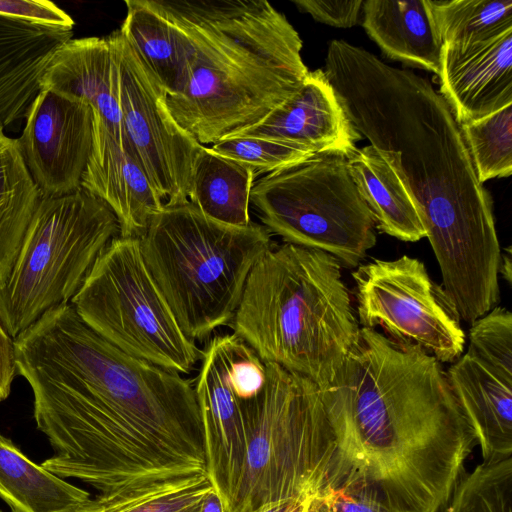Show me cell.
<instances>
[{
    "mask_svg": "<svg viewBox=\"0 0 512 512\" xmlns=\"http://www.w3.org/2000/svg\"><path fill=\"white\" fill-rule=\"evenodd\" d=\"M443 44L470 45L512 30V0H427Z\"/></svg>",
    "mask_w": 512,
    "mask_h": 512,
    "instance_id": "4316f807",
    "label": "cell"
},
{
    "mask_svg": "<svg viewBox=\"0 0 512 512\" xmlns=\"http://www.w3.org/2000/svg\"><path fill=\"white\" fill-rule=\"evenodd\" d=\"M113 36L119 66V107L131 152L164 205L188 202L193 167L204 146L176 122L165 89L120 31Z\"/></svg>",
    "mask_w": 512,
    "mask_h": 512,
    "instance_id": "4fadbf2b",
    "label": "cell"
},
{
    "mask_svg": "<svg viewBox=\"0 0 512 512\" xmlns=\"http://www.w3.org/2000/svg\"><path fill=\"white\" fill-rule=\"evenodd\" d=\"M265 365L264 386L242 403L247 455L229 512L312 498L337 453L319 385Z\"/></svg>",
    "mask_w": 512,
    "mask_h": 512,
    "instance_id": "52a82bcc",
    "label": "cell"
},
{
    "mask_svg": "<svg viewBox=\"0 0 512 512\" xmlns=\"http://www.w3.org/2000/svg\"><path fill=\"white\" fill-rule=\"evenodd\" d=\"M200 512H225L223 502L215 490L205 497Z\"/></svg>",
    "mask_w": 512,
    "mask_h": 512,
    "instance_id": "8d00e7d4",
    "label": "cell"
},
{
    "mask_svg": "<svg viewBox=\"0 0 512 512\" xmlns=\"http://www.w3.org/2000/svg\"><path fill=\"white\" fill-rule=\"evenodd\" d=\"M311 498L296 499L269 506L260 512H307Z\"/></svg>",
    "mask_w": 512,
    "mask_h": 512,
    "instance_id": "d590c367",
    "label": "cell"
},
{
    "mask_svg": "<svg viewBox=\"0 0 512 512\" xmlns=\"http://www.w3.org/2000/svg\"><path fill=\"white\" fill-rule=\"evenodd\" d=\"M352 277L360 327L380 328L387 338L417 345L441 363L463 354L460 315L419 259H375L360 264Z\"/></svg>",
    "mask_w": 512,
    "mask_h": 512,
    "instance_id": "8fae6325",
    "label": "cell"
},
{
    "mask_svg": "<svg viewBox=\"0 0 512 512\" xmlns=\"http://www.w3.org/2000/svg\"><path fill=\"white\" fill-rule=\"evenodd\" d=\"M362 25L389 59L439 75L443 43L427 0L363 1Z\"/></svg>",
    "mask_w": 512,
    "mask_h": 512,
    "instance_id": "7402d4cb",
    "label": "cell"
},
{
    "mask_svg": "<svg viewBox=\"0 0 512 512\" xmlns=\"http://www.w3.org/2000/svg\"><path fill=\"white\" fill-rule=\"evenodd\" d=\"M72 38L73 31L0 16V124L4 128L25 118L54 53Z\"/></svg>",
    "mask_w": 512,
    "mask_h": 512,
    "instance_id": "44dd1931",
    "label": "cell"
},
{
    "mask_svg": "<svg viewBox=\"0 0 512 512\" xmlns=\"http://www.w3.org/2000/svg\"><path fill=\"white\" fill-rule=\"evenodd\" d=\"M320 391L337 455L388 512L444 510L477 440L441 362L361 327Z\"/></svg>",
    "mask_w": 512,
    "mask_h": 512,
    "instance_id": "3957f363",
    "label": "cell"
},
{
    "mask_svg": "<svg viewBox=\"0 0 512 512\" xmlns=\"http://www.w3.org/2000/svg\"><path fill=\"white\" fill-rule=\"evenodd\" d=\"M214 490L207 474L170 481L145 492L119 498L96 495L74 512H200Z\"/></svg>",
    "mask_w": 512,
    "mask_h": 512,
    "instance_id": "83f0119b",
    "label": "cell"
},
{
    "mask_svg": "<svg viewBox=\"0 0 512 512\" xmlns=\"http://www.w3.org/2000/svg\"><path fill=\"white\" fill-rule=\"evenodd\" d=\"M81 188L112 210L120 237H141L150 219L164 206L140 163L95 113L93 146Z\"/></svg>",
    "mask_w": 512,
    "mask_h": 512,
    "instance_id": "ac0fdd59",
    "label": "cell"
},
{
    "mask_svg": "<svg viewBox=\"0 0 512 512\" xmlns=\"http://www.w3.org/2000/svg\"><path fill=\"white\" fill-rule=\"evenodd\" d=\"M24 120L17 140L41 196L59 197L79 190L93 146L91 105L79 97L41 88Z\"/></svg>",
    "mask_w": 512,
    "mask_h": 512,
    "instance_id": "9a60e30c",
    "label": "cell"
},
{
    "mask_svg": "<svg viewBox=\"0 0 512 512\" xmlns=\"http://www.w3.org/2000/svg\"><path fill=\"white\" fill-rule=\"evenodd\" d=\"M483 462L512 456V314L495 306L471 323L466 352L446 370Z\"/></svg>",
    "mask_w": 512,
    "mask_h": 512,
    "instance_id": "5bb4252c",
    "label": "cell"
},
{
    "mask_svg": "<svg viewBox=\"0 0 512 512\" xmlns=\"http://www.w3.org/2000/svg\"><path fill=\"white\" fill-rule=\"evenodd\" d=\"M119 232L112 210L83 188L41 196L0 286V320L10 336L16 338L46 312L69 303Z\"/></svg>",
    "mask_w": 512,
    "mask_h": 512,
    "instance_id": "ba28073f",
    "label": "cell"
},
{
    "mask_svg": "<svg viewBox=\"0 0 512 512\" xmlns=\"http://www.w3.org/2000/svg\"><path fill=\"white\" fill-rule=\"evenodd\" d=\"M347 166L380 232L405 242L426 237L398 152L371 144L356 147L347 155Z\"/></svg>",
    "mask_w": 512,
    "mask_h": 512,
    "instance_id": "ffe728a7",
    "label": "cell"
},
{
    "mask_svg": "<svg viewBox=\"0 0 512 512\" xmlns=\"http://www.w3.org/2000/svg\"><path fill=\"white\" fill-rule=\"evenodd\" d=\"M229 324L264 363L320 387L341 367L361 328L340 262L287 243L254 265Z\"/></svg>",
    "mask_w": 512,
    "mask_h": 512,
    "instance_id": "5b68a950",
    "label": "cell"
},
{
    "mask_svg": "<svg viewBox=\"0 0 512 512\" xmlns=\"http://www.w3.org/2000/svg\"><path fill=\"white\" fill-rule=\"evenodd\" d=\"M297 9L310 14L316 21L338 28H350L359 21L362 0L322 1L293 0Z\"/></svg>",
    "mask_w": 512,
    "mask_h": 512,
    "instance_id": "836d02e7",
    "label": "cell"
},
{
    "mask_svg": "<svg viewBox=\"0 0 512 512\" xmlns=\"http://www.w3.org/2000/svg\"><path fill=\"white\" fill-rule=\"evenodd\" d=\"M255 178L246 165L204 146L193 167L188 201L215 221L246 226L251 223L249 207Z\"/></svg>",
    "mask_w": 512,
    "mask_h": 512,
    "instance_id": "d4e9b609",
    "label": "cell"
},
{
    "mask_svg": "<svg viewBox=\"0 0 512 512\" xmlns=\"http://www.w3.org/2000/svg\"><path fill=\"white\" fill-rule=\"evenodd\" d=\"M41 88L87 101L117 142L131 152L119 107V66L113 33L65 42L50 60Z\"/></svg>",
    "mask_w": 512,
    "mask_h": 512,
    "instance_id": "d6986e66",
    "label": "cell"
},
{
    "mask_svg": "<svg viewBox=\"0 0 512 512\" xmlns=\"http://www.w3.org/2000/svg\"><path fill=\"white\" fill-rule=\"evenodd\" d=\"M120 33L165 89L178 90L186 67L189 45L184 34L148 0H127Z\"/></svg>",
    "mask_w": 512,
    "mask_h": 512,
    "instance_id": "cb8c5ba5",
    "label": "cell"
},
{
    "mask_svg": "<svg viewBox=\"0 0 512 512\" xmlns=\"http://www.w3.org/2000/svg\"><path fill=\"white\" fill-rule=\"evenodd\" d=\"M70 302L91 330L130 356L181 375L201 359L154 283L139 238H114Z\"/></svg>",
    "mask_w": 512,
    "mask_h": 512,
    "instance_id": "30bf717a",
    "label": "cell"
},
{
    "mask_svg": "<svg viewBox=\"0 0 512 512\" xmlns=\"http://www.w3.org/2000/svg\"><path fill=\"white\" fill-rule=\"evenodd\" d=\"M266 367L235 334L211 337L194 384L203 427L208 478L229 512L241 480L247 436L242 403L265 384Z\"/></svg>",
    "mask_w": 512,
    "mask_h": 512,
    "instance_id": "7c38bea8",
    "label": "cell"
},
{
    "mask_svg": "<svg viewBox=\"0 0 512 512\" xmlns=\"http://www.w3.org/2000/svg\"><path fill=\"white\" fill-rule=\"evenodd\" d=\"M0 16L50 29L73 31V18L48 0H0Z\"/></svg>",
    "mask_w": 512,
    "mask_h": 512,
    "instance_id": "d6a6232c",
    "label": "cell"
},
{
    "mask_svg": "<svg viewBox=\"0 0 512 512\" xmlns=\"http://www.w3.org/2000/svg\"><path fill=\"white\" fill-rule=\"evenodd\" d=\"M90 497L30 460L0 433V498L11 512H74Z\"/></svg>",
    "mask_w": 512,
    "mask_h": 512,
    "instance_id": "603a6c76",
    "label": "cell"
},
{
    "mask_svg": "<svg viewBox=\"0 0 512 512\" xmlns=\"http://www.w3.org/2000/svg\"><path fill=\"white\" fill-rule=\"evenodd\" d=\"M324 73L358 134L400 154L442 286L458 312L497 304L502 252L492 198L445 99L427 78L344 40L329 43Z\"/></svg>",
    "mask_w": 512,
    "mask_h": 512,
    "instance_id": "7a4b0ae2",
    "label": "cell"
},
{
    "mask_svg": "<svg viewBox=\"0 0 512 512\" xmlns=\"http://www.w3.org/2000/svg\"><path fill=\"white\" fill-rule=\"evenodd\" d=\"M499 274L511 284L512 280V263H511V247L504 248V253L501 254V262L499 267Z\"/></svg>",
    "mask_w": 512,
    "mask_h": 512,
    "instance_id": "74e56055",
    "label": "cell"
},
{
    "mask_svg": "<svg viewBox=\"0 0 512 512\" xmlns=\"http://www.w3.org/2000/svg\"><path fill=\"white\" fill-rule=\"evenodd\" d=\"M41 194L17 138L0 124V286L7 280Z\"/></svg>",
    "mask_w": 512,
    "mask_h": 512,
    "instance_id": "484cf974",
    "label": "cell"
},
{
    "mask_svg": "<svg viewBox=\"0 0 512 512\" xmlns=\"http://www.w3.org/2000/svg\"><path fill=\"white\" fill-rule=\"evenodd\" d=\"M459 126L481 183L512 174V104Z\"/></svg>",
    "mask_w": 512,
    "mask_h": 512,
    "instance_id": "f1b7e54d",
    "label": "cell"
},
{
    "mask_svg": "<svg viewBox=\"0 0 512 512\" xmlns=\"http://www.w3.org/2000/svg\"><path fill=\"white\" fill-rule=\"evenodd\" d=\"M37 429L54 453L41 466L127 496L207 474L194 385L130 356L91 330L68 303L14 338Z\"/></svg>",
    "mask_w": 512,
    "mask_h": 512,
    "instance_id": "6da1fadb",
    "label": "cell"
},
{
    "mask_svg": "<svg viewBox=\"0 0 512 512\" xmlns=\"http://www.w3.org/2000/svg\"><path fill=\"white\" fill-rule=\"evenodd\" d=\"M0 512H4L3 510H0Z\"/></svg>",
    "mask_w": 512,
    "mask_h": 512,
    "instance_id": "ab89813d",
    "label": "cell"
},
{
    "mask_svg": "<svg viewBox=\"0 0 512 512\" xmlns=\"http://www.w3.org/2000/svg\"><path fill=\"white\" fill-rule=\"evenodd\" d=\"M16 375L14 338L10 336L0 320V402L9 397Z\"/></svg>",
    "mask_w": 512,
    "mask_h": 512,
    "instance_id": "e575fe53",
    "label": "cell"
},
{
    "mask_svg": "<svg viewBox=\"0 0 512 512\" xmlns=\"http://www.w3.org/2000/svg\"><path fill=\"white\" fill-rule=\"evenodd\" d=\"M438 78L459 125L512 104V30L470 45L443 44Z\"/></svg>",
    "mask_w": 512,
    "mask_h": 512,
    "instance_id": "e0dca14e",
    "label": "cell"
},
{
    "mask_svg": "<svg viewBox=\"0 0 512 512\" xmlns=\"http://www.w3.org/2000/svg\"><path fill=\"white\" fill-rule=\"evenodd\" d=\"M307 512H328L318 501L311 498Z\"/></svg>",
    "mask_w": 512,
    "mask_h": 512,
    "instance_id": "f35d334b",
    "label": "cell"
},
{
    "mask_svg": "<svg viewBox=\"0 0 512 512\" xmlns=\"http://www.w3.org/2000/svg\"><path fill=\"white\" fill-rule=\"evenodd\" d=\"M210 149L246 165L255 177L302 162L316 154L299 145L241 135L228 136L214 143Z\"/></svg>",
    "mask_w": 512,
    "mask_h": 512,
    "instance_id": "4dcf8cb0",
    "label": "cell"
},
{
    "mask_svg": "<svg viewBox=\"0 0 512 512\" xmlns=\"http://www.w3.org/2000/svg\"><path fill=\"white\" fill-rule=\"evenodd\" d=\"M139 241L154 283L194 342L231 322L248 275L274 246L263 225L223 224L189 201L164 205Z\"/></svg>",
    "mask_w": 512,
    "mask_h": 512,
    "instance_id": "8992f818",
    "label": "cell"
},
{
    "mask_svg": "<svg viewBox=\"0 0 512 512\" xmlns=\"http://www.w3.org/2000/svg\"><path fill=\"white\" fill-rule=\"evenodd\" d=\"M233 135L287 142L316 154L346 156L360 139L323 69L309 71L293 95L258 123Z\"/></svg>",
    "mask_w": 512,
    "mask_h": 512,
    "instance_id": "2e32d148",
    "label": "cell"
},
{
    "mask_svg": "<svg viewBox=\"0 0 512 512\" xmlns=\"http://www.w3.org/2000/svg\"><path fill=\"white\" fill-rule=\"evenodd\" d=\"M313 497L328 512H388L377 489L337 453L326 479Z\"/></svg>",
    "mask_w": 512,
    "mask_h": 512,
    "instance_id": "1f68e13d",
    "label": "cell"
},
{
    "mask_svg": "<svg viewBox=\"0 0 512 512\" xmlns=\"http://www.w3.org/2000/svg\"><path fill=\"white\" fill-rule=\"evenodd\" d=\"M443 512H512V456L463 473Z\"/></svg>",
    "mask_w": 512,
    "mask_h": 512,
    "instance_id": "f546056e",
    "label": "cell"
},
{
    "mask_svg": "<svg viewBox=\"0 0 512 512\" xmlns=\"http://www.w3.org/2000/svg\"><path fill=\"white\" fill-rule=\"evenodd\" d=\"M148 1L188 41L184 75L167 105L203 146L261 121L309 72L299 33L268 1Z\"/></svg>",
    "mask_w": 512,
    "mask_h": 512,
    "instance_id": "277c9868",
    "label": "cell"
},
{
    "mask_svg": "<svg viewBox=\"0 0 512 512\" xmlns=\"http://www.w3.org/2000/svg\"><path fill=\"white\" fill-rule=\"evenodd\" d=\"M250 203L284 243L320 250L357 268L376 245L374 218L338 152L312 157L256 180Z\"/></svg>",
    "mask_w": 512,
    "mask_h": 512,
    "instance_id": "9c48e42d",
    "label": "cell"
}]
</instances>
